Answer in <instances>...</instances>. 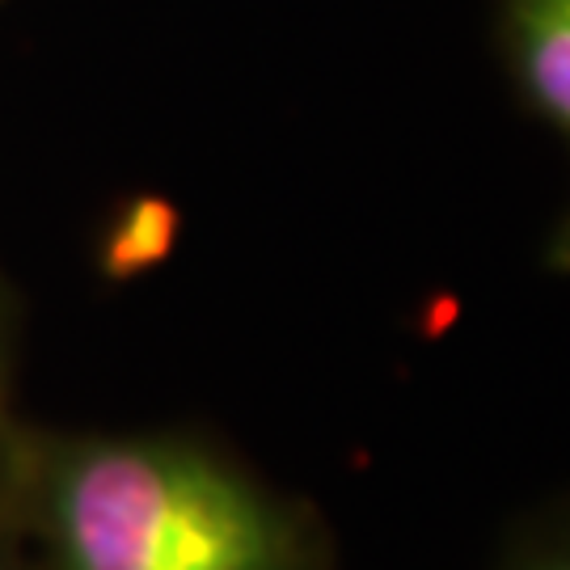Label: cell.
<instances>
[{"instance_id": "1", "label": "cell", "mask_w": 570, "mask_h": 570, "mask_svg": "<svg viewBox=\"0 0 570 570\" xmlns=\"http://www.w3.org/2000/svg\"><path fill=\"white\" fill-rule=\"evenodd\" d=\"M56 570H326L301 503L183 435H89L51 449L35 482Z\"/></svg>"}, {"instance_id": "2", "label": "cell", "mask_w": 570, "mask_h": 570, "mask_svg": "<svg viewBox=\"0 0 570 570\" xmlns=\"http://www.w3.org/2000/svg\"><path fill=\"white\" fill-rule=\"evenodd\" d=\"M503 39L524 106L570 140V0H508Z\"/></svg>"}, {"instance_id": "3", "label": "cell", "mask_w": 570, "mask_h": 570, "mask_svg": "<svg viewBox=\"0 0 570 570\" xmlns=\"http://www.w3.org/2000/svg\"><path fill=\"white\" fill-rule=\"evenodd\" d=\"M178 207L165 195H131L115 207L98 242V271L115 284H131L161 266L178 245Z\"/></svg>"}, {"instance_id": "4", "label": "cell", "mask_w": 570, "mask_h": 570, "mask_svg": "<svg viewBox=\"0 0 570 570\" xmlns=\"http://www.w3.org/2000/svg\"><path fill=\"white\" fill-rule=\"evenodd\" d=\"M499 570H570V508L529 520L508 541Z\"/></svg>"}, {"instance_id": "5", "label": "cell", "mask_w": 570, "mask_h": 570, "mask_svg": "<svg viewBox=\"0 0 570 570\" xmlns=\"http://www.w3.org/2000/svg\"><path fill=\"white\" fill-rule=\"evenodd\" d=\"M550 266H553V271H570V212H567V220L558 225V233H553V242H550Z\"/></svg>"}, {"instance_id": "6", "label": "cell", "mask_w": 570, "mask_h": 570, "mask_svg": "<svg viewBox=\"0 0 570 570\" xmlns=\"http://www.w3.org/2000/svg\"><path fill=\"white\" fill-rule=\"evenodd\" d=\"M0 570H9V567H4V562H0Z\"/></svg>"}]
</instances>
